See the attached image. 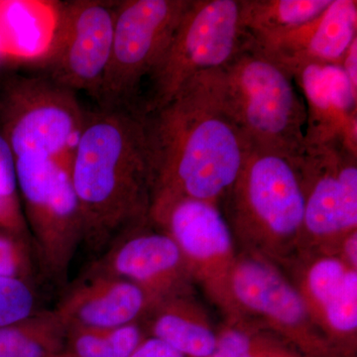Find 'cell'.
<instances>
[{"label":"cell","instance_id":"6da1fadb","mask_svg":"<svg viewBox=\"0 0 357 357\" xmlns=\"http://www.w3.org/2000/svg\"><path fill=\"white\" fill-rule=\"evenodd\" d=\"M142 116L152 199L166 197L222 203L250 151L225 110L222 69L199 73L170 102Z\"/></svg>","mask_w":357,"mask_h":357},{"label":"cell","instance_id":"7a4b0ae2","mask_svg":"<svg viewBox=\"0 0 357 357\" xmlns=\"http://www.w3.org/2000/svg\"><path fill=\"white\" fill-rule=\"evenodd\" d=\"M70 175L82 245L98 258L124 234L149 222L153 183L142 115L102 107L86 112Z\"/></svg>","mask_w":357,"mask_h":357},{"label":"cell","instance_id":"3957f363","mask_svg":"<svg viewBox=\"0 0 357 357\" xmlns=\"http://www.w3.org/2000/svg\"><path fill=\"white\" fill-rule=\"evenodd\" d=\"M222 76L225 110L249 149L292 158L304 153L306 103L292 75L249 38Z\"/></svg>","mask_w":357,"mask_h":357},{"label":"cell","instance_id":"277c9868","mask_svg":"<svg viewBox=\"0 0 357 357\" xmlns=\"http://www.w3.org/2000/svg\"><path fill=\"white\" fill-rule=\"evenodd\" d=\"M223 202L246 251L282 262L299 250L305 192L297 157L250 150Z\"/></svg>","mask_w":357,"mask_h":357},{"label":"cell","instance_id":"5b68a950","mask_svg":"<svg viewBox=\"0 0 357 357\" xmlns=\"http://www.w3.org/2000/svg\"><path fill=\"white\" fill-rule=\"evenodd\" d=\"M248 39L241 0H190L165 53L143 84L138 112H156L192 77L222 69Z\"/></svg>","mask_w":357,"mask_h":357},{"label":"cell","instance_id":"8992f818","mask_svg":"<svg viewBox=\"0 0 357 357\" xmlns=\"http://www.w3.org/2000/svg\"><path fill=\"white\" fill-rule=\"evenodd\" d=\"M18 192L40 270L65 286L83 229L72 164L41 156L14 157Z\"/></svg>","mask_w":357,"mask_h":357},{"label":"cell","instance_id":"52a82bcc","mask_svg":"<svg viewBox=\"0 0 357 357\" xmlns=\"http://www.w3.org/2000/svg\"><path fill=\"white\" fill-rule=\"evenodd\" d=\"M190 0L117 1L100 107L137 112L143 84L165 53Z\"/></svg>","mask_w":357,"mask_h":357},{"label":"cell","instance_id":"ba28073f","mask_svg":"<svg viewBox=\"0 0 357 357\" xmlns=\"http://www.w3.org/2000/svg\"><path fill=\"white\" fill-rule=\"evenodd\" d=\"M149 222L172 237L192 281L227 316L241 321L230 293V275L236 260L234 236L218 206L187 198H154Z\"/></svg>","mask_w":357,"mask_h":357},{"label":"cell","instance_id":"9c48e42d","mask_svg":"<svg viewBox=\"0 0 357 357\" xmlns=\"http://www.w3.org/2000/svg\"><path fill=\"white\" fill-rule=\"evenodd\" d=\"M84 114L74 91L43 76L20 77L9 83L0 102V131L14 157L72 163Z\"/></svg>","mask_w":357,"mask_h":357},{"label":"cell","instance_id":"30bf717a","mask_svg":"<svg viewBox=\"0 0 357 357\" xmlns=\"http://www.w3.org/2000/svg\"><path fill=\"white\" fill-rule=\"evenodd\" d=\"M305 192L302 255H337L357 230V153L340 142L306 146L297 157Z\"/></svg>","mask_w":357,"mask_h":357},{"label":"cell","instance_id":"8fae6325","mask_svg":"<svg viewBox=\"0 0 357 357\" xmlns=\"http://www.w3.org/2000/svg\"><path fill=\"white\" fill-rule=\"evenodd\" d=\"M116 2L74 0L59 7L43 76L70 91L98 98L112 52Z\"/></svg>","mask_w":357,"mask_h":357},{"label":"cell","instance_id":"7c38bea8","mask_svg":"<svg viewBox=\"0 0 357 357\" xmlns=\"http://www.w3.org/2000/svg\"><path fill=\"white\" fill-rule=\"evenodd\" d=\"M230 293L243 321L261 323L306 349L323 345L321 330L297 286L264 256L237 255Z\"/></svg>","mask_w":357,"mask_h":357},{"label":"cell","instance_id":"4fadbf2b","mask_svg":"<svg viewBox=\"0 0 357 357\" xmlns=\"http://www.w3.org/2000/svg\"><path fill=\"white\" fill-rule=\"evenodd\" d=\"M146 225L124 234L96 258L86 273L109 275L139 286L160 305L189 296L191 274L172 237Z\"/></svg>","mask_w":357,"mask_h":357},{"label":"cell","instance_id":"5bb4252c","mask_svg":"<svg viewBox=\"0 0 357 357\" xmlns=\"http://www.w3.org/2000/svg\"><path fill=\"white\" fill-rule=\"evenodd\" d=\"M249 38L292 76L307 65H342L347 49L357 38V1L333 0L321 15L299 27Z\"/></svg>","mask_w":357,"mask_h":357},{"label":"cell","instance_id":"9a60e30c","mask_svg":"<svg viewBox=\"0 0 357 357\" xmlns=\"http://www.w3.org/2000/svg\"><path fill=\"white\" fill-rule=\"evenodd\" d=\"M293 77L306 103V146L340 142L357 153V93L342 65H307Z\"/></svg>","mask_w":357,"mask_h":357},{"label":"cell","instance_id":"2e32d148","mask_svg":"<svg viewBox=\"0 0 357 357\" xmlns=\"http://www.w3.org/2000/svg\"><path fill=\"white\" fill-rule=\"evenodd\" d=\"M156 302L143 289L109 275L86 273L54 309L66 328H114L139 323Z\"/></svg>","mask_w":357,"mask_h":357},{"label":"cell","instance_id":"e0dca14e","mask_svg":"<svg viewBox=\"0 0 357 357\" xmlns=\"http://www.w3.org/2000/svg\"><path fill=\"white\" fill-rule=\"evenodd\" d=\"M148 325L158 337L187 357H210L217 347V335L198 305L189 296L158 305L150 312Z\"/></svg>","mask_w":357,"mask_h":357},{"label":"cell","instance_id":"ac0fdd59","mask_svg":"<svg viewBox=\"0 0 357 357\" xmlns=\"http://www.w3.org/2000/svg\"><path fill=\"white\" fill-rule=\"evenodd\" d=\"M67 328L57 314L39 312L0 328V357H57L64 351Z\"/></svg>","mask_w":357,"mask_h":357},{"label":"cell","instance_id":"d6986e66","mask_svg":"<svg viewBox=\"0 0 357 357\" xmlns=\"http://www.w3.org/2000/svg\"><path fill=\"white\" fill-rule=\"evenodd\" d=\"M333 0H241V22L251 38L288 31L321 15Z\"/></svg>","mask_w":357,"mask_h":357},{"label":"cell","instance_id":"ffe728a7","mask_svg":"<svg viewBox=\"0 0 357 357\" xmlns=\"http://www.w3.org/2000/svg\"><path fill=\"white\" fill-rule=\"evenodd\" d=\"M144 340L139 323L114 328H70L64 357H129Z\"/></svg>","mask_w":357,"mask_h":357},{"label":"cell","instance_id":"44dd1931","mask_svg":"<svg viewBox=\"0 0 357 357\" xmlns=\"http://www.w3.org/2000/svg\"><path fill=\"white\" fill-rule=\"evenodd\" d=\"M317 325L331 337H356L357 331V270H352L342 287L317 314Z\"/></svg>","mask_w":357,"mask_h":357},{"label":"cell","instance_id":"7402d4cb","mask_svg":"<svg viewBox=\"0 0 357 357\" xmlns=\"http://www.w3.org/2000/svg\"><path fill=\"white\" fill-rule=\"evenodd\" d=\"M0 229L30 239L21 204L11 148L0 131Z\"/></svg>","mask_w":357,"mask_h":357},{"label":"cell","instance_id":"603a6c76","mask_svg":"<svg viewBox=\"0 0 357 357\" xmlns=\"http://www.w3.org/2000/svg\"><path fill=\"white\" fill-rule=\"evenodd\" d=\"M39 269L29 238L0 229V277L35 284Z\"/></svg>","mask_w":357,"mask_h":357},{"label":"cell","instance_id":"cb8c5ba5","mask_svg":"<svg viewBox=\"0 0 357 357\" xmlns=\"http://www.w3.org/2000/svg\"><path fill=\"white\" fill-rule=\"evenodd\" d=\"M35 284L0 277V328L20 323L43 312Z\"/></svg>","mask_w":357,"mask_h":357},{"label":"cell","instance_id":"d4e9b609","mask_svg":"<svg viewBox=\"0 0 357 357\" xmlns=\"http://www.w3.org/2000/svg\"><path fill=\"white\" fill-rule=\"evenodd\" d=\"M129 357H187L158 337L144 338Z\"/></svg>","mask_w":357,"mask_h":357},{"label":"cell","instance_id":"484cf974","mask_svg":"<svg viewBox=\"0 0 357 357\" xmlns=\"http://www.w3.org/2000/svg\"><path fill=\"white\" fill-rule=\"evenodd\" d=\"M351 269L357 270V230L340 241L337 255Z\"/></svg>","mask_w":357,"mask_h":357},{"label":"cell","instance_id":"4316f807","mask_svg":"<svg viewBox=\"0 0 357 357\" xmlns=\"http://www.w3.org/2000/svg\"><path fill=\"white\" fill-rule=\"evenodd\" d=\"M342 67L352 89L357 93V38L354 39L345 53Z\"/></svg>","mask_w":357,"mask_h":357},{"label":"cell","instance_id":"83f0119b","mask_svg":"<svg viewBox=\"0 0 357 357\" xmlns=\"http://www.w3.org/2000/svg\"><path fill=\"white\" fill-rule=\"evenodd\" d=\"M210 357H259L257 352H246V354H236V352H227L215 351Z\"/></svg>","mask_w":357,"mask_h":357},{"label":"cell","instance_id":"f1b7e54d","mask_svg":"<svg viewBox=\"0 0 357 357\" xmlns=\"http://www.w3.org/2000/svg\"><path fill=\"white\" fill-rule=\"evenodd\" d=\"M57 357H64V356H63L62 354H59V356Z\"/></svg>","mask_w":357,"mask_h":357}]
</instances>
